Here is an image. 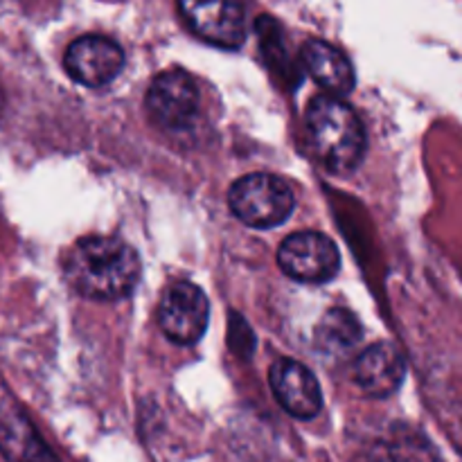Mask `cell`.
<instances>
[{
	"label": "cell",
	"instance_id": "12",
	"mask_svg": "<svg viewBox=\"0 0 462 462\" xmlns=\"http://www.w3.org/2000/svg\"><path fill=\"white\" fill-rule=\"evenodd\" d=\"M302 66L307 75L323 86L329 95H347L355 88V70L346 54L338 48H334L328 41L311 39L302 45L300 50Z\"/></svg>",
	"mask_w": 462,
	"mask_h": 462
},
{
	"label": "cell",
	"instance_id": "9",
	"mask_svg": "<svg viewBox=\"0 0 462 462\" xmlns=\"http://www.w3.org/2000/svg\"><path fill=\"white\" fill-rule=\"evenodd\" d=\"M271 388L278 404L298 420H311L323 406L320 386L307 365L293 359H280L271 365Z\"/></svg>",
	"mask_w": 462,
	"mask_h": 462
},
{
	"label": "cell",
	"instance_id": "2",
	"mask_svg": "<svg viewBox=\"0 0 462 462\" xmlns=\"http://www.w3.org/2000/svg\"><path fill=\"white\" fill-rule=\"evenodd\" d=\"M311 152L334 174H350L365 153V129L356 113L334 95H319L305 113Z\"/></svg>",
	"mask_w": 462,
	"mask_h": 462
},
{
	"label": "cell",
	"instance_id": "10",
	"mask_svg": "<svg viewBox=\"0 0 462 462\" xmlns=\"http://www.w3.org/2000/svg\"><path fill=\"white\" fill-rule=\"evenodd\" d=\"M0 454L9 462H59L21 406L12 400L0 402Z\"/></svg>",
	"mask_w": 462,
	"mask_h": 462
},
{
	"label": "cell",
	"instance_id": "6",
	"mask_svg": "<svg viewBox=\"0 0 462 462\" xmlns=\"http://www.w3.org/2000/svg\"><path fill=\"white\" fill-rule=\"evenodd\" d=\"M208 319H210V302L201 287L192 282H174L162 293L161 307H158V323L179 346H192L206 334Z\"/></svg>",
	"mask_w": 462,
	"mask_h": 462
},
{
	"label": "cell",
	"instance_id": "4",
	"mask_svg": "<svg viewBox=\"0 0 462 462\" xmlns=\"http://www.w3.org/2000/svg\"><path fill=\"white\" fill-rule=\"evenodd\" d=\"M199 86L180 68L161 72L147 90V111L158 126L167 131H183L197 122Z\"/></svg>",
	"mask_w": 462,
	"mask_h": 462
},
{
	"label": "cell",
	"instance_id": "3",
	"mask_svg": "<svg viewBox=\"0 0 462 462\" xmlns=\"http://www.w3.org/2000/svg\"><path fill=\"white\" fill-rule=\"evenodd\" d=\"M228 206L239 221L251 228H275L291 217L296 199L282 179L271 174H251L235 180Z\"/></svg>",
	"mask_w": 462,
	"mask_h": 462
},
{
	"label": "cell",
	"instance_id": "8",
	"mask_svg": "<svg viewBox=\"0 0 462 462\" xmlns=\"http://www.w3.org/2000/svg\"><path fill=\"white\" fill-rule=\"evenodd\" d=\"M63 66L77 84L97 88L111 84L120 75L125 68V50L106 36H81L68 45Z\"/></svg>",
	"mask_w": 462,
	"mask_h": 462
},
{
	"label": "cell",
	"instance_id": "1",
	"mask_svg": "<svg viewBox=\"0 0 462 462\" xmlns=\"http://www.w3.org/2000/svg\"><path fill=\"white\" fill-rule=\"evenodd\" d=\"M63 275L79 296L111 302L126 298L140 278V257L117 237H84L63 257Z\"/></svg>",
	"mask_w": 462,
	"mask_h": 462
},
{
	"label": "cell",
	"instance_id": "7",
	"mask_svg": "<svg viewBox=\"0 0 462 462\" xmlns=\"http://www.w3.org/2000/svg\"><path fill=\"white\" fill-rule=\"evenodd\" d=\"M189 30L219 48L235 50L246 41L244 0H179Z\"/></svg>",
	"mask_w": 462,
	"mask_h": 462
},
{
	"label": "cell",
	"instance_id": "5",
	"mask_svg": "<svg viewBox=\"0 0 462 462\" xmlns=\"http://www.w3.org/2000/svg\"><path fill=\"white\" fill-rule=\"evenodd\" d=\"M278 264L289 278L298 282L320 284L338 273L341 255L328 235L323 233H296L289 235L278 251Z\"/></svg>",
	"mask_w": 462,
	"mask_h": 462
},
{
	"label": "cell",
	"instance_id": "11",
	"mask_svg": "<svg viewBox=\"0 0 462 462\" xmlns=\"http://www.w3.org/2000/svg\"><path fill=\"white\" fill-rule=\"evenodd\" d=\"M406 364L402 352L391 343H374L361 352L355 364V382L373 397H388L402 386Z\"/></svg>",
	"mask_w": 462,
	"mask_h": 462
},
{
	"label": "cell",
	"instance_id": "13",
	"mask_svg": "<svg viewBox=\"0 0 462 462\" xmlns=\"http://www.w3.org/2000/svg\"><path fill=\"white\" fill-rule=\"evenodd\" d=\"M361 338V328L347 310H329L316 329V343L329 355H343Z\"/></svg>",
	"mask_w": 462,
	"mask_h": 462
}]
</instances>
